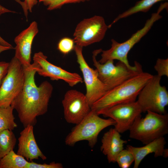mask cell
Here are the masks:
<instances>
[{
  "instance_id": "6da1fadb",
  "label": "cell",
  "mask_w": 168,
  "mask_h": 168,
  "mask_svg": "<svg viewBox=\"0 0 168 168\" xmlns=\"http://www.w3.org/2000/svg\"><path fill=\"white\" fill-rule=\"evenodd\" d=\"M23 67L25 75L24 85L11 105L16 111L25 127L35 125L37 117L47 112L53 87L47 81L43 82L39 86L36 85L35 79L37 68L36 62L33 61L29 67Z\"/></svg>"
},
{
  "instance_id": "7a4b0ae2",
  "label": "cell",
  "mask_w": 168,
  "mask_h": 168,
  "mask_svg": "<svg viewBox=\"0 0 168 168\" xmlns=\"http://www.w3.org/2000/svg\"><path fill=\"white\" fill-rule=\"evenodd\" d=\"M142 72L108 91L91 107L97 114L116 105L136 101L143 87L152 77Z\"/></svg>"
},
{
  "instance_id": "3957f363",
  "label": "cell",
  "mask_w": 168,
  "mask_h": 168,
  "mask_svg": "<svg viewBox=\"0 0 168 168\" xmlns=\"http://www.w3.org/2000/svg\"><path fill=\"white\" fill-rule=\"evenodd\" d=\"M164 8H166V6L161 4L157 12L152 13L150 18L147 20L144 26L133 34L127 40L120 43L112 39L111 48L105 50H102L101 58L99 62L103 63L108 60H118L132 69H137L141 67V65L137 61L134 62L133 66L130 65L128 59V53L134 45L149 32L154 23L162 17L160 13Z\"/></svg>"
},
{
  "instance_id": "277c9868",
  "label": "cell",
  "mask_w": 168,
  "mask_h": 168,
  "mask_svg": "<svg viewBox=\"0 0 168 168\" xmlns=\"http://www.w3.org/2000/svg\"><path fill=\"white\" fill-rule=\"evenodd\" d=\"M144 118H137L129 130L130 138L146 144L168 133V114L148 111Z\"/></svg>"
},
{
  "instance_id": "5b68a950",
  "label": "cell",
  "mask_w": 168,
  "mask_h": 168,
  "mask_svg": "<svg viewBox=\"0 0 168 168\" xmlns=\"http://www.w3.org/2000/svg\"><path fill=\"white\" fill-rule=\"evenodd\" d=\"M115 124L112 119H105L100 118L95 111L91 110L67 136L65 144L72 146L78 141L86 140L89 146L93 148L97 142L98 136L100 132L105 128L114 126Z\"/></svg>"
},
{
  "instance_id": "8992f818",
  "label": "cell",
  "mask_w": 168,
  "mask_h": 168,
  "mask_svg": "<svg viewBox=\"0 0 168 168\" xmlns=\"http://www.w3.org/2000/svg\"><path fill=\"white\" fill-rule=\"evenodd\" d=\"M102 50L99 49L93 52L92 60L99 78L107 86L108 91L143 72L142 67L132 69L120 61L115 65L113 60L100 63L97 60L96 57Z\"/></svg>"
},
{
  "instance_id": "52a82bcc",
  "label": "cell",
  "mask_w": 168,
  "mask_h": 168,
  "mask_svg": "<svg viewBox=\"0 0 168 168\" xmlns=\"http://www.w3.org/2000/svg\"><path fill=\"white\" fill-rule=\"evenodd\" d=\"M161 77L153 75L140 91L137 100L142 113L149 111L160 114L166 113L168 92L160 84Z\"/></svg>"
},
{
  "instance_id": "ba28073f",
  "label": "cell",
  "mask_w": 168,
  "mask_h": 168,
  "mask_svg": "<svg viewBox=\"0 0 168 168\" xmlns=\"http://www.w3.org/2000/svg\"><path fill=\"white\" fill-rule=\"evenodd\" d=\"M9 63L7 73L0 86V107H7L24 87L25 75L23 67L15 57Z\"/></svg>"
},
{
  "instance_id": "9c48e42d",
  "label": "cell",
  "mask_w": 168,
  "mask_h": 168,
  "mask_svg": "<svg viewBox=\"0 0 168 168\" xmlns=\"http://www.w3.org/2000/svg\"><path fill=\"white\" fill-rule=\"evenodd\" d=\"M108 28L102 16H95L85 19L77 25L73 40L76 45L87 46L102 40Z\"/></svg>"
},
{
  "instance_id": "30bf717a",
  "label": "cell",
  "mask_w": 168,
  "mask_h": 168,
  "mask_svg": "<svg viewBox=\"0 0 168 168\" xmlns=\"http://www.w3.org/2000/svg\"><path fill=\"white\" fill-rule=\"evenodd\" d=\"M82 48L76 45L74 50L86 85L85 95L91 107L108 90L107 86L99 78L96 70L91 68L87 63L82 54Z\"/></svg>"
},
{
  "instance_id": "8fae6325",
  "label": "cell",
  "mask_w": 168,
  "mask_h": 168,
  "mask_svg": "<svg viewBox=\"0 0 168 168\" xmlns=\"http://www.w3.org/2000/svg\"><path fill=\"white\" fill-rule=\"evenodd\" d=\"M141 109L135 101L116 105L101 110L97 114L113 119L114 128L120 133L129 130L135 120L141 116Z\"/></svg>"
},
{
  "instance_id": "7c38bea8",
  "label": "cell",
  "mask_w": 168,
  "mask_h": 168,
  "mask_svg": "<svg viewBox=\"0 0 168 168\" xmlns=\"http://www.w3.org/2000/svg\"><path fill=\"white\" fill-rule=\"evenodd\" d=\"M62 104L64 118L69 123L77 124L91 110L85 95L75 89L66 92Z\"/></svg>"
},
{
  "instance_id": "4fadbf2b",
  "label": "cell",
  "mask_w": 168,
  "mask_h": 168,
  "mask_svg": "<svg viewBox=\"0 0 168 168\" xmlns=\"http://www.w3.org/2000/svg\"><path fill=\"white\" fill-rule=\"evenodd\" d=\"M47 58V56L42 52L34 54L33 59L37 64L36 72L38 74L49 77L52 80H62L71 87L82 82V78L78 73L68 72L56 66L48 61Z\"/></svg>"
},
{
  "instance_id": "5bb4252c",
  "label": "cell",
  "mask_w": 168,
  "mask_h": 168,
  "mask_svg": "<svg viewBox=\"0 0 168 168\" xmlns=\"http://www.w3.org/2000/svg\"><path fill=\"white\" fill-rule=\"evenodd\" d=\"M39 32L38 24L35 21L31 23L29 26L21 31L14 39L16 58L24 67L31 65V48L33 40Z\"/></svg>"
},
{
  "instance_id": "9a60e30c",
  "label": "cell",
  "mask_w": 168,
  "mask_h": 168,
  "mask_svg": "<svg viewBox=\"0 0 168 168\" xmlns=\"http://www.w3.org/2000/svg\"><path fill=\"white\" fill-rule=\"evenodd\" d=\"M18 143L17 153L29 161L39 158L46 159V157L39 147L34 133V126L28 125L24 127L20 133L18 138Z\"/></svg>"
},
{
  "instance_id": "2e32d148",
  "label": "cell",
  "mask_w": 168,
  "mask_h": 168,
  "mask_svg": "<svg viewBox=\"0 0 168 168\" xmlns=\"http://www.w3.org/2000/svg\"><path fill=\"white\" fill-rule=\"evenodd\" d=\"M114 128H111L103 135L101 139L100 150L106 156L109 163L116 162L118 154L124 149L127 141L121 138V136Z\"/></svg>"
},
{
  "instance_id": "e0dca14e",
  "label": "cell",
  "mask_w": 168,
  "mask_h": 168,
  "mask_svg": "<svg viewBox=\"0 0 168 168\" xmlns=\"http://www.w3.org/2000/svg\"><path fill=\"white\" fill-rule=\"evenodd\" d=\"M166 142L164 137H161L145 144L136 147L130 145L126 149L132 154L134 158V168H138L143 159L148 155L153 153L155 157L162 156Z\"/></svg>"
},
{
  "instance_id": "ac0fdd59",
  "label": "cell",
  "mask_w": 168,
  "mask_h": 168,
  "mask_svg": "<svg viewBox=\"0 0 168 168\" xmlns=\"http://www.w3.org/2000/svg\"><path fill=\"white\" fill-rule=\"evenodd\" d=\"M168 0H141L137 2L135 4L127 10L120 14L109 26V28L119 20L127 17L138 12H148L152 7L158 2Z\"/></svg>"
},
{
  "instance_id": "d6986e66",
  "label": "cell",
  "mask_w": 168,
  "mask_h": 168,
  "mask_svg": "<svg viewBox=\"0 0 168 168\" xmlns=\"http://www.w3.org/2000/svg\"><path fill=\"white\" fill-rule=\"evenodd\" d=\"M28 162L12 150L0 159V168H26Z\"/></svg>"
},
{
  "instance_id": "ffe728a7",
  "label": "cell",
  "mask_w": 168,
  "mask_h": 168,
  "mask_svg": "<svg viewBox=\"0 0 168 168\" xmlns=\"http://www.w3.org/2000/svg\"><path fill=\"white\" fill-rule=\"evenodd\" d=\"M16 142L12 130H5L0 132V159L13 150Z\"/></svg>"
},
{
  "instance_id": "44dd1931",
  "label": "cell",
  "mask_w": 168,
  "mask_h": 168,
  "mask_svg": "<svg viewBox=\"0 0 168 168\" xmlns=\"http://www.w3.org/2000/svg\"><path fill=\"white\" fill-rule=\"evenodd\" d=\"M14 109L12 105L0 107V132L5 130L12 131L17 127L13 114Z\"/></svg>"
},
{
  "instance_id": "7402d4cb",
  "label": "cell",
  "mask_w": 168,
  "mask_h": 168,
  "mask_svg": "<svg viewBox=\"0 0 168 168\" xmlns=\"http://www.w3.org/2000/svg\"><path fill=\"white\" fill-rule=\"evenodd\" d=\"M90 0H39L47 7V9L51 11L60 8L63 5L68 4L75 3L88 1Z\"/></svg>"
},
{
  "instance_id": "603a6c76",
  "label": "cell",
  "mask_w": 168,
  "mask_h": 168,
  "mask_svg": "<svg viewBox=\"0 0 168 168\" xmlns=\"http://www.w3.org/2000/svg\"><path fill=\"white\" fill-rule=\"evenodd\" d=\"M134 161L133 156L128 149H123L118 155L116 162L121 168H128Z\"/></svg>"
},
{
  "instance_id": "cb8c5ba5",
  "label": "cell",
  "mask_w": 168,
  "mask_h": 168,
  "mask_svg": "<svg viewBox=\"0 0 168 168\" xmlns=\"http://www.w3.org/2000/svg\"><path fill=\"white\" fill-rule=\"evenodd\" d=\"M75 44L73 39L67 37H64L58 42L57 49L62 54H67L74 50Z\"/></svg>"
},
{
  "instance_id": "d4e9b609",
  "label": "cell",
  "mask_w": 168,
  "mask_h": 168,
  "mask_svg": "<svg viewBox=\"0 0 168 168\" xmlns=\"http://www.w3.org/2000/svg\"><path fill=\"white\" fill-rule=\"evenodd\" d=\"M158 76L168 77V59L158 58L154 66Z\"/></svg>"
},
{
  "instance_id": "484cf974",
  "label": "cell",
  "mask_w": 168,
  "mask_h": 168,
  "mask_svg": "<svg viewBox=\"0 0 168 168\" xmlns=\"http://www.w3.org/2000/svg\"><path fill=\"white\" fill-rule=\"evenodd\" d=\"M62 164L60 163L52 162L49 164H40L34 162L29 161L26 168H62Z\"/></svg>"
},
{
  "instance_id": "4316f807",
  "label": "cell",
  "mask_w": 168,
  "mask_h": 168,
  "mask_svg": "<svg viewBox=\"0 0 168 168\" xmlns=\"http://www.w3.org/2000/svg\"><path fill=\"white\" fill-rule=\"evenodd\" d=\"M9 65V62L0 61V86L7 73Z\"/></svg>"
},
{
  "instance_id": "83f0119b",
  "label": "cell",
  "mask_w": 168,
  "mask_h": 168,
  "mask_svg": "<svg viewBox=\"0 0 168 168\" xmlns=\"http://www.w3.org/2000/svg\"><path fill=\"white\" fill-rule=\"evenodd\" d=\"M27 11L32 12L34 7L37 4V0H24L23 1Z\"/></svg>"
},
{
  "instance_id": "f1b7e54d",
  "label": "cell",
  "mask_w": 168,
  "mask_h": 168,
  "mask_svg": "<svg viewBox=\"0 0 168 168\" xmlns=\"http://www.w3.org/2000/svg\"><path fill=\"white\" fill-rule=\"evenodd\" d=\"M16 2L19 3L21 6L26 16H28V11L26 9L25 4L23 1H21V0H14Z\"/></svg>"
},
{
  "instance_id": "f546056e",
  "label": "cell",
  "mask_w": 168,
  "mask_h": 168,
  "mask_svg": "<svg viewBox=\"0 0 168 168\" xmlns=\"http://www.w3.org/2000/svg\"><path fill=\"white\" fill-rule=\"evenodd\" d=\"M8 12L16 13V12L9 10L0 5V16L2 14Z\"/></svg>"
},
{
  "instance_id": "4dcf8cb0",
  "label": "cell",
  "mask_w": 168,
  "mask_h": 168,
  "mask_svg": "<svg viewBox=\"0 0 168 168\" xmlns=\"http://www.w3.org/2000/svg\"><path fill=\"white\" fill-rule=\"evenodd\" d=\"M0 44L4 46L13 47L11 44L4 40L0 36Z\"/></svg>"
},
{
  "instance_id": "1f68e13d",
  "label": "cell",
  "mask_w": 168,
  "mask_h": 168,
  "mask_svg": "<svg viewBox=\"0 0 168 168\" xmlns=\"http://www.w3.org/2000/svg\"><path fill=\"white\" fill-rule=\"evenodd\" d=\"M13 49V47L4 46L0 44V53L4 51Z\"/></svg>"
},
{
  "instance_id": "d6a6232c",
  "label": "cell",
  "mask_w": 168,
  "mask_h": 168,
  "mask_svg": "<svg viewBox=\"0 0 168 168\" xmlns=\"http://www.w3.org/2000/svg\"><path fill=\"white\" fill-rule=\"evenodd\" d=\"M162 156L164 158H167L168 156V149L165 148L163 152Z\"/></svg>"
}]
</instances>
